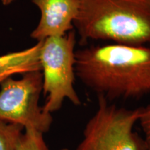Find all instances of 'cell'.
Returning a JSON list of instances; mask_svg holds the SVG:
<instances>
[{
  "instance_id": "cell-1",
  "label": "cell",
  "mask_w": 150,
  "mask_h": 150,
  "mask_svg": "<svg viewBox=\"0 0 150 150\" xmlns=\"http://www.w3.org/2000/svg\"><path fill=\"white\" fill-rule=\"evenodd\" d=\"M76 76L108 101L150 93V47L108 43L76 51Z\"/></svg>"
},
{
  "instance_id": "cell-2",
  "label": "cell",
  "mask_w": 150,
  "mask_h": 150,
  "mask_svg": "<svg viewBox=\"0 0 150 150\" xmlns=\"http://www.w3.org/2000/svg\"><path fill=\"white\" fill-rule=\"evenodd\" d=\"M80 42L150 45V0H80L74 22Z\"/></svg>"
},
{
  "instance_id": "cell-3",
  "label": "cell",
  "mask_w": 150,
  "mask_h": 150,
  "mask_svg": "<svg viewBox=\"0 0 150 150\" xmlns=\"http://www.w3.org/2000/svg\"><path fill=\"white\" fill-rule=\"evenodd\" d=\"M40 42L42 93L46 96L43 109L52 114L61 109L66 99L75 106H80L81 101L74 88L75 31L72 30L63 36L47 38Z\"/></svg>"
},
{
  "instance_id": "cell-4",
  "label": "cell",
  "mask_w": 150,
  "mask_h": 150,
  "mask_svg": "<svg viewBox=\"0 0 150 150\" xmlns=\"http://www.w3.org/2000/svg\"><path fill=\"white\" fill-rule=\"evenodd\" d=\"M140 112V108L117 107L99 95L96 111L86 124L76 150H149L134 130Z\"/></svg>"
},
{
  "instance_id": "cell-5",
  "label": "cell",
  "mask_w": 150,
  "mask_h": 150,
  "mask_svg": "<svg viewBox=\"0 0 150 150\" xmlns=\"http://www.w3.org/2000/svg\"><path fill=\"white\" fill-rule=\"evenodd\" d=\"M0 85L1 120L43 134L50 130L53 122L52 114L39 105L42 93L40 70L26 73L20 79L8 78Z\"/></svg>"
},
{
  "instance_id": "cell-6",
  "label": "cell",
  "mask_w": 150,
  "mask_h": 150,
  "mask_svg": "<svg viewBox=\"0 0 150 150\" xmlns=\"http://www.w3.org/2000/svg\"><path fill=\"white\" fill-rule=\"evenodd\" d=\"M40 11V19L31 37L38 42L63 36L74 29L80 0H31Z\"/></svg>"
},
{
  "instance_id": "cell-7",
  "label": "cell",
  "mask_w": 150,
  "mask_h": 150,
  "mask_svg": "<svg viewBox=\"0 0 150 150\" xmlns=\"http://www.w3.org/2000/svg\"><path fill=\"white\" fill-rule=\"evenodd\" d=\"M40 42L22 51L0 56V83L16 74L41 71L39 54Z\"/></svg>"
},
{
  "instance_id": "cell-8",
  "label": "cell",
  "mask_w": 150,
  "mask_h": 150,
  "mask_svg": "<svg viewBox=\"0 0 150 150\" xmlns=\"http://www.w3.org/2000/svg\"><path fill=\"white\" fill-rule=\"evenodd\" d=\"M24 131L20 125L0 120V150H17Z\"/></svg>"
},
{
  "instance_id": "cell-9",
  "label": "cell",
  "mask_w": 150,
  "mask_h": 150,
  "mask_svg": "<svg viewBox=\"0 0 150 150\" xmlns=\"http://www.w3.org/2000/svg\"><path fill=\"white\" fill-rule=\"evenodd\" d=\"M43 134L34 129H24L17 150H50L47 145ZM60 150H69L63 148Z\"/></svg>"
},
{
  "instance_id": "cell-10",
  "label": "cell",
  "mask_w": 150,
  "mask_h": 150,
  "mask_svg": "<svg viewBox=\"0 0 150 150\" xmlns=\"http://www.w3.org/2000/svg\"><path fill=\"white\" fill-rule=\"evenodd\" d=\"M138 122L144 133L143 138L145 140L148 149L150 150V104L145 107L140 108Z\"/></svg>"
},
{
  "instance_id": "cell-11",
  "label": "cell",
  "mask_w": 150,
  "mask_h": 150,
  "mask_svg": "<svg viewBox=\"0 0 150 150\" xmlns=\"http://www.w3.org/2000/svg\"><path fill=\"white\" fill-rule=\"evenodd\" d=\"M14 1H15V0H1V1L2 2L3 4L5 5V6L10 4L13 2Z\"/></svg>"
}]
</instances>
